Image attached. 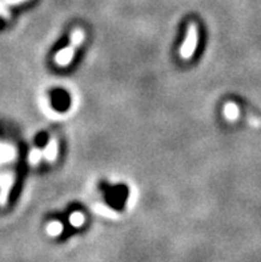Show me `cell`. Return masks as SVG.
<instances>
[{"label": "cell", "mask_w": 261, "mask_h": 262, "mask_svg": "<svg viewBox=\"0 0 261 262\" xmlns=\"http://www.w3.org/2000/svg\"><path fill=\"white\" fill-rule=\"evenodd\" d=\"M26 0H2V10H4L7 6H15V4L23 3Z\"/></svg>", "instance_id": "obj_8"}, {"label": "cell", "mask_w": 261, "mask_h": 262, "mask_svg": "<svg viewBox=\"0 0 261 262\" xmlns=\"http://www.w3.org/2000/svg\"><path fill=\"white\" fill-rule=\"evenodd\" d=\"M12 181L13 177L8 173H4L3 176H2V204L6 205V200H7V194H8V190L12 186Z\"/></svg>", "instance_id": "obj_3"}, {"label": "cell", "mask_w": 261, "mask_h": 262, "mask_svg": "<svg viewBox=\"0 0 261 262\" xmlns=\"http://www.w3.org/2000/svg\"><path fill=\"white\" fill-rule=\"evenodd\" d=\"M197 47V27L193 23L188 26V32L184 40V44L180 48V57L184 60H189L196 51Z\"/></svg>", "instance_id": "obj_2"}, {"label": "cell", "mask_w": 261, "mask_h": 262, "mask_svg": "<svg viewBox=\"0 0 261 262\" xmlns=\"http://www.w3.org/2000/svg\"><path fill=\"white\" fill-rule=\"evenodd\" d=\"M84 39V33L82 30H73L72 35H71V43L70 46L66 47L64 50L59 51L55 56V61H56L57 66L60 67H67L71 63L73 55H75V51H76L77 47L82 44Z\"/></svg>", "instance_id": "obj_1"}, {"label": "cell", "mask_w": 261, "mask_h": 262, "mask_svg": "<svg viewBox=\"0 0 261 262\" xmlns=\"http://www.w3.org/2000/svg\"><path fill=\"white\" fill-rule=\"evenodd\" d=\"M225 116L228 117L229 120H236V117H237L238 115V111H237V106L235 105V104H227V106H225Z\"/></svg>", "instance_id": "obj_5"}, {"label": "cell", "mask_w": 261, "mask_h": 262, "mask_svg": "<svg viewBox=\"0 0 261 262\" xmlns=\"http://www.w3.org/2000/svg\"><path fill=\"white\" fill-rule=\"evenodd\" d=\"M40 157H44L43 152H40V150H32V153L30 155V163L36 164L37 161H39Z\"/></svg>", "instance_id": "obj_7"}, {"label": "cell", "mask_w": 261, "mask_h": 262, "mask_svg": "<svg viewBox=\"0 0 261 262\" xmlns=\"http://www.w3.org/2000/svg\"><path fill=\"white\" fill-rule=\"evenodd\" d=\"M43 156L46 157L48 161H53V160L56 159L57 156V143L56 140L51 139L50 143H48V145L46 146V149L43 150Z\"/></svg>", "instance_id": "obj_4"}, {"label": "cell", "mask_w": 261, "mask_h": 262, "mask_svg": "<svg viewBox=\"0 0 261 262\" xmlns=\"http://www.w3.org/2000/svg\"><path fill=\"white\" fill-rule=\"evenodd\" d=\"M70 221L73 226H80V224L84 221V217L82 213H72V216L70 217Z\"/></svg>", "instance_id": "obj_6"}]
</instances>
